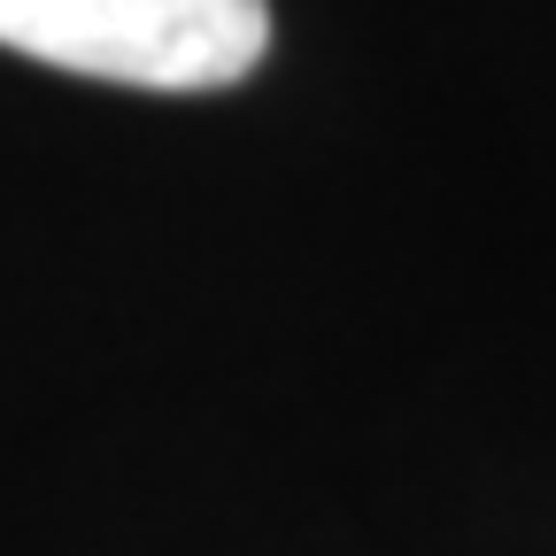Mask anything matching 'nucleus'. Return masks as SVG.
<instances>
[{
  "label": "nucleus",
  "instance_id": "nucleus-1",
  "mask_svg": "<svg viewBox=\"0 0 556 556\" xmlns=\"http://www.w3.org/2000/svg\"><path fill=\"white\" fill-rule=\"evenodd\" d=\"M0 47L139 93H217L270 54V0H0Z\"/></svg>",
  "mask_w": 556,
  "mask_h": 556
}]
</instances>
